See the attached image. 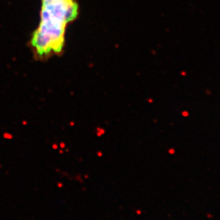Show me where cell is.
<instances>
[{"mask_svg":"<svg viewBox=\"0 0 220 220\" xmlns=\"http://www.w3.org/2000/svg\"><path fill=\"white\" fill-rule=\"evenodd\" d=\"M78 14L76 0H41L39 24L29 40L36 59L48 60L62 54L67 28Z\"/></svg>","mask_w":220,"mask_h":220,"instance_id":"6da1fadb","label":"cell"}]
</instances>
